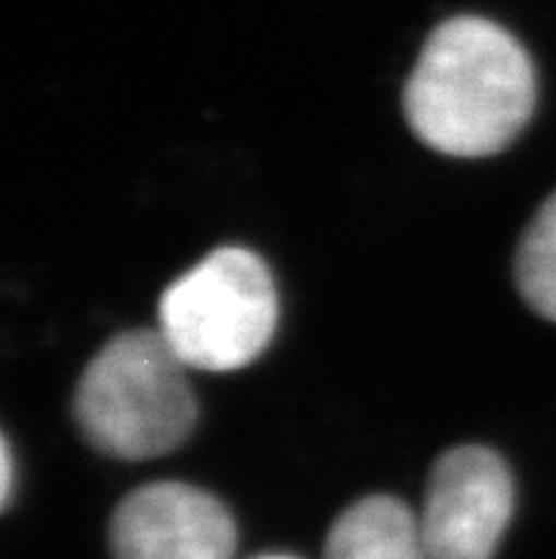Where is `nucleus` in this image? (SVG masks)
I'll return each mask as SVG.
<instances>
[{"instance_id":"nucleus-9","label":"nucleus","mask_w":556,"mask_h":559,"mask_svg":"<svg viewBox=\"0 0 556 559\" xmlns=\"http://www.w3.org/2000/svg\"><path fill=\"white\" fill-rule=\"evenodd\" d=\"M256 559H298V557H289V554H264V557H256Z\"/></svg>"},{"instance_id":"nucleus-7","label":"nucleus","mask_w":556,"mask_h":559,"mask_svg":"<svg viewBox=\"0 0 556 559\" xmlns=\"http://www.w3.org/2000/svg\"><path fill=\"white\" fill-rule=\"evenodd\" d=\"M514 282L522 301L556 324V191L531 216L517 245Z\"/></svg>"},{"instance_id":"nucleus-2","label":"nucleus","mask_w":556,"mask_h":559,"mask_svg":"<svg viewBox=\"0 0 556 559\" xmlns=\"http://www.w3.org/2000/svg\"><path fill=\"white\" fill-rule=\"evenodd\" d=\"M74 420L85 443L108 457H163L197 426L188 364L159 330L114 335L80 376Z\"/></svg>"},{"instance_id":"nucleus-5","label":"nucleus","mask_w":556,"mask_h":559,"mask_svg":"<svg viewBox=\"0 0 556 559\" xmlns=\"http://www.w3.org/2000/svg\"><path fill=\"white\" fill-rule=\"evenodd\" d=\"M236 537L225 503L188 483L131 491L108 525L114 559H233Z\"/></svg>"},{"instance_id":"nucleus-4","label":"nucleus","mask_w":556,"mask_h":559,"mask_svg":"<svg viewBox=\"0 0 556 559\" xmlns=\"http://www.w3.org/2000/svg\"><path fill=\"white\" fill-rule=\"evenodd\" d=\"M514 514V477L486 447H458L431 466L421 523L429 559H494Z\"/></svg>"},{"instance_id":"nucleus-1","label":"nucleus","mask_w":556,"mask_h":559,"mask_svg":"<svg viewBox=\"0 0 556 559\" xmlns=\"http://www.w3.org/2000/svg\"><path fill=\"white\" fill-rule=\"evenodd\" d=\"M536 106V74L517 37L488 17H449L426 37L403 88L412 134L431 151L477 159L506 151Z\"/></svg>"},{"instance_id":"nucleus-6","label":"nucleus","mask_w":556,"mask_h":559,"mask_svg":"<svg viewBox=\"0 0 556 559\" xmlns=\"http://www.w3.org/2000/svg\"><path fill=\"white\" fill-rule=\"evenodd\" d=\"M324 559H429V554L415 514L394 497L375 495L335 518Z\"/></svg>"},{"instance_id":"nucleus-3","label":"nucleus","mask_w":556,"mask_h":559,"mask_svg":"<svg viewBox=\"0 0 556 559\" xmlns=\"http://www.w3.org/2000/svg\"><path fill=\"white\" fill-rule=\"evenodd\" d=\"M279 293L253 250L218 248L159 298V333L188 369L233 372L273 341Z\"/></svg>"},{"instance_id":"nucleus-8","label":"nucleus","mask_w":556,"mask_h":559,"mask_svg":"<svg viewBox=\"0 0 556 559\" xmlns=\"http://www.w3.org/2000/svg\"><path fill=\"white\" fill-rule=\"evenodd\" d=\"M12 480H14L12 447H9V440H3V486H0V497H3V506H9V500H12Z\"/></svg>"}]
</instances>
